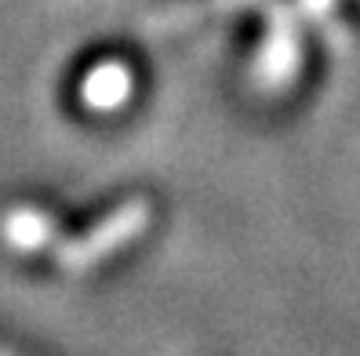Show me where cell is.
<instances>
[{"mask_svg": "<svg viewBox=\"0 0 360 356\" xmlns=\"http://www.w3.org/2000/svg\"><path fill=\"white\" fill-rule=\"evenodd\" d=\"M153 218V207L150 200H128L120 204L117 211H110L102 222H95L91 233H84L70 244L58 247V265L66 269V273H84V269H91L95 262L110 258L113 251H120L128 240H135L146 225Z\"/></svg>", "mask_w": 360, "mask_h": 356, "instance_id": "cell-1", "label": "cell"}, {"mask_svg": "<svg viewBox=\"0 0 360 356\" xmlns=\"http://www.w3.org/2000/svg\"><path fill=\"white\" fill-rule=\"evenodd\" d=\"M295 48H299V40H295V22H291L288 8H273L266 48L259 51V62H255L259 80L269 84V88H281V84L295 73Z\"/></svg>", "mask_w": 360, "mask_h": 356, "instance_id": "cell-2", "label": "cell"}, {"mask_svg": "<svg viewBox=\"0 0 360 356\" xmlns=\"http://www.w3.org/2000/svg\"><path fill=\"white\" fill-rule=\"evenodd\" d=\"M131 91V73L120 62H102L80 80V102L88 110H113Z\"/></svg>", "mask_w": 360, "mask_h": 356, "instance_id": "cell-3", "label": "cell"}, {"mask_svg": "<svg viewBox=\"0 0 360 356\" xmlns=\"http://www.w3.org/2000/svg\"><path fill=\"white\" fill-rule=\"evenodd\" d=\"M248 4H255V0H179V4H164V8L150 11L142 18V29L146 33L179 29V26L197 22V18L219 15V11H233V8H248Z\"/></svg>", "mask_w": 360, "mask_h": 356, "instance_id": "cell-4", "label": "cell"}, {"mask_svg": "<svg viewBox=\"0 0 360 356\" xmlns=\"http://www.w3.org/2000/svg\"><path fill=\"white\" fill-rule=\"evenodd\" d=\"M0 233H4V240L15 251H37V247L51 244L55 222H51V215L40 211V207H15V211L4 215V222H0Z\"/></svg>", "mask_w": 360, "mask_h": 356, "instance_id": "cell-5", "label": "cell"}]
</instances>
